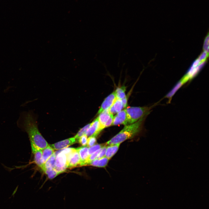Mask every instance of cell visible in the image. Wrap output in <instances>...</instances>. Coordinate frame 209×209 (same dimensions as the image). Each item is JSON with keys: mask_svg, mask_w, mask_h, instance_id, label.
<instances>
[{"mask_svg": "<svg viewBox=\"0 0 209 209\" xmlns=\"http://www.w3.org/2000/svg\"><path fill=\"white\" fill-rule=\"evenodd\" d=\"M17 123L18 127L28 134L31 145L42 150L48 145L39 131L36 119L31 111L22 112Z\"/></svg>", "mask_w": 209, "mask_h": 209, "instance_id": "obj_1", "label": "cell"}, {"mask_svg": "<svg viewBox=\"0 0 209 209\" xmlns=\"http://www.w3.org/2000/svg\"><path fill=\"white\" fill-rule=\"evenodd\" d=\"M145 118H142L133 124L125 125L120 132L108 141L106 144L111 145L120 144L127 140L133 138L140 131Z\"/></svg>", "mask_w": 209, "mask_h": 209, "instance_id": "obj_2", "label": "cell"}, {"mask_svg": "<svg viewBox=\"0 0 209 209\" xmlns=\"http://www.w3.org/2000/svg\"><path fill=\"white\" fill-rule=\"evenodd\" d=\"M156 105L149 107H127L125 109L127 113L126 125L133 124L142 118L146 117Z\"/></svg>", "mask_w": 209, "mask_h": 209, "instance_id": "obj_3", "label": "cell"}, {"mask_svg": "<svg viewBox=\"0 0 209 209\" xmlns=\"http://www.w3.org/2000/svg\"><path fill=\"white\" fill-rule=\"evenodd\" d=\"M70 152H64L62 150L56 152L57 155L55 162V167L54 169L60 173L64 171L68 168L67 155Z\"/></svg>", "mask_w": 209, "mask_h": 209, "instance_id": "obj_4", "label": "cell"}, {"mask_svg": "<svg viewBox=\"0 0 209 209\" xmlns=\"http://www.w3.org/2000/svg\"><path fill=\"white\" fill-rule=\"evenodd\" d=\"M68 167H72L80 165L81 160L77 148H74L73 150L67 155Z\"/></svg>", "mask_w": 209, "mask_h": 209, "instance_id": "obj_5", "label": "cell"}, {"mask_svg": "<svg viewBox=\"0 0 209 209\" xmlns=\"http://www.w3.org/2000/svg\"><path fill=\"white\" fill-rule=\"evenodd\" d=\"M77 140L74 137L49 145L54 150L62 149L75 143Z\"/></svg>", "mask_w": 209, "mask_h": 209, "instance_id": "obj_6", "label": "cell"}, {"mask_svg": "<svg viewBox=\"0 0 209 209\" xmlns=\"http://www.w3.org/2000/svg\"><path fill=\"white\" fill-rule=\"evenodd\" d=\"M100 123L98 117L91 123L90 126L85 134L87 136H96L100 132Z\"/></svg>", "mask_w": 209, "mask_h": 209, "instance_id": "obj_7", "label": "cell"}, {"mask_svg": "<svg viewBox=\"0 0 209 209\" xmlns=\"http://www.w3.org/2000/svg\"><path fill=\"white\" fill-rule=\"evenodd\" d=\"M116 98L115 91H114L105 99L102 103L97 114H99L104 110L109 109L112 105Z\"/></svg>", "mask_w": 209, "mask_h": 209, "instance_id": "obj_8", "label": "cell"}, {"mask_svg": "<svg viewBox=\"0 0 209 209\" xmlns=\"http://www.w3.org/2000/svg\"><path fill=\"white\" fill-rule=\"evenodd\" d=\"M127 113L125 109L121 111L113 117L112 125H126Z\"/></svg>", "mask_w": 209, "mask_h": 209, "instance_id": "obj_9", "label": "cell"}, {"mask_svg": "<svg viewBox=\"0 0 209 209\" xmlns=\"http://www.w3.org/2000/svg\"><path fill=\"white\" fill-rule=\"evenodd\" d=\"M99 114L98 118L100 123V130L101 131L105 128V125L110 118L111 114L109 112V109H108Z\"/></svg>", "mask_w": 209, "mask_h": 209, "instance_id": "obj_10", "label": "cell"}, {"mask_svg": "<svg viewBox=\"0 0 209 209\" xmlns=\"http://www.w3.org/2000/svg\"><path fill=\"white\" fill-rule=\"evenodd\" d=\"M77 149L81 160L80 165V166L84 165L89 156L88 152L89 148L87 146H84L77 148Z\"/></svg>", "mask_w": 209, "mask_h": 209, "instance_id": "obj_11", "label": "cell"}, {"mask_svg": "<svg viewBox=\"0 0 209 209\" xmlns=\"http://www.w3.org/2000/svg\"><path fill=\"white\" fill-rule=\"evenodd\" d=\"M123 108L121 99L116 98L112 105L109 108L111 114L113 115L117 113Z\"/></svg>", "mask_w": 209, "mask_h": 209, "instance_id": "obj_12", "label": "cell"}, {"mask_svg": "<svg viewBox=\"0 0 209 209\" xmlns=\"http://www.w3.org/2000/svg\"><path fill=\"white\" fill-rule=\"evenodd\" d=\"M32 153L34 156V160L35 163L41 168L43 164L41 162L42 150L35 146L31 145Z\"/></svg>", "mask_w": 209, "mask_h": 209, "instance_id": "obj_13", "label": "cell"}, {"mask_svg": "<svg viewBox=\"0 0 209 209\" xmlns=\"http://www.w3.org/2000/svg\"><path fill=\"white\" fill-rule=\"evenodd\" d=\"M54 150L49 145L42 150L41 162L43 165L54 153Z\"/></svg>", "mask_w": 209, "mask_h": 209, "instance_id": "obj_14", "label": "cell"}, {"mask_svg": "<svg viewBox=\"0 0 209 209\" xmlns=\"http://www.w3.org/2000/svg\"><path fill=\"white\" fill-rule=\"evenodd\" d=\"M56 155V152H55L43 165L41 168L42 170L45 169L50 170L55 168V162Z\"/></svg>", "mask_w": 209, "mask_h": 209, "instance_id": "obj_15", "label": "cell"}, {"mask_svg": "<svg viewBox=\"0 0 209 209\" xmlns=\"http://www.w3.org/2000/svg\"><path fill=\"white\" fill-rule=\"evenodd\" d=\"M120 143L110 145L107 147L105 156L110 159L118 151Z\"/></svg>", "mask_w": 209, "mask_h": 209, "instance_id": "obj_16", "label": "cell"}, {"mask_svg": "<svg viewBox=\"0 0 209 209\" xmlns=\"http://www.w3.org/2000/svg\"><path fill=\"white\" fill-rule=\"evenodd\" d=\"M109 161L107 158L104 156L99 159L94 160L88 165L98 167H104L107 165Z\"/></svg>", "mask_w": 209, "mask_h": 209, "instance_id": "obj_17", "label": "cell"}, {"mask_svg": "<svg viewBox=\"0 0 209 209\" xmlns=\"http://www.w3.org/2000/svg\"><path fill=\"white\" fill-rule=\"evenodd\" d=\"M185 82L181 79L177 84L175 86L174 88L172 89L169 93L166 96V98H169V102H170L172 97L176 92L177 90Z\"/></svg>", "mask_w": 209, "mask_h": 209, "instance_id": "obj_18", "label": "cell"}, {"mask_svg": "<svg viewBox=\"0 0 209 209\" xmlns=\"http://www.w3.org/2000/svg\"><path fill=\"white\" fill-rule=\"evenodd\" d=\"M125 87L124 86L118 88L115 91L116 98L122 99L126 96Z\"/></svg>", "mask_w": 209, "mask_h": 209, "instance_id": "obj_19", "label": "cell"}, {"mask_svg": "<svg viewBox=\"0 0 209 209\" xmlns=\"http://www.w3.org/2000/svg\"><path fill=\"white\" fill-rule=\"evenodd\" d=\"M43 172L47 175L48 178L50 179H53L60 174L54 169L51 170H44Z\"/></svg>", "mask_w": 209, "mask_h": 209, "instance_id": "obj_20", "label": "cell"}, {"mask_svg": "<svg viewBox=\"0 0 209 209\" xmlns=\"http://www.w3.org/2000/svg\"><path fill=\"white\" fill-rule=\"evenodd\" d=\"M91 123L81 128L78 132L74 137L77 140L82 136L85 134L87 131L90 126Z\"/></svg>", "mask_w": 209, "mask_h": 209, "instance_id": "obj_21", "label": "cell"}, {"mask_svg": "<svg viewBox=\"0 0 209 209\" xmlns=\"http://www.w3.org/2000/svg\"><path fill=\"white\" fill-rule=\"evenodd\" d=\"M104 144H97L89 148L88 152L89 155H90L97 150L100 149L105 145Z\"/></svg>", "mask_w": 209, "mask_h": 209, "instance_id": "obj_22", "label": "cell"}, {"mask_svg": "<svg viewBox=\"0 0 209 209\" xmlns=\"http://www.w3.org/2000/svg\"><path fill=\"white\" fill-rule=\"evenodd\" d=\"M101 148L97 150L91 154L90 155L86 162L85 165H88L91 162L96 159L97 156L100 152Z\"/></svg>", "mask_w": 209, "mask_h": 209, "instance_id": "obj_23", "label": "cell"}, {"mask_svg": "<svg viewBox=\"0 0 209 209\" xmlns=\"http://www.w3.org/2000/svg\"><path fill=\"white\" fill-rule=\"evenodd\" d=\"M96 142V140L95 136H89L87 139V147H91L94 145Z\"/></svg>", "mask_w": 209, "mask_h": 209, "instance_id": "obj_24", "label": "cell"}, {"mask_svg": "<svg viewBox=\"0 0 209 209\" xmlns=\"http://www.w3.org/2000/svg\"><path fill=\"white\" fill-rule=\"evenodd\" d=\"M87 137L86 135L84 134L81 136L78 140L80 144L83 146H86L87 145Z\"/></svg>", "mask_w": 209, "mask_h": 209, "instance_id": "obj_25", "label": "cell"}, {"mask_svg": "<svg viewBox=\"0 0 209 209\" xmlns=\"http://www.w3.org/2000/svg\"><path fill=\"white\" fill-rule=\"evenodd\" d=\"M107 147L104 146L101 148V150L97 156L96 159H98L101 158L105 156L106 151Z\"/></svg>", "mask_w": 209, "mask_h": 209, "instance_id": "obj_26", "label": "cell"}, {"mask_svg": "<svg viewBox=\"0 0 209 209\" xmlns=\"http://www.w3.org/2000/svg\"><path fill=\"white\" fill-rule=\"evenodd\" d=\"M208 56V53L204 51L200 56L198 59L200 61V63L205 62Z\"/></svg>", "mask_w": 209, "mask_h": 209, "instance_id": "obj_27", "label": "cell"}, {"mask_svg": "<svg viewBox=\"0 0 209 209\" xmlns=\"http://www.w3.org/2000/svg\"><path fill=\"white\" fill-rule=\"evenodd\" d=\"M208 34L206 37L203 46V49L204 51L208 53L209 51V36Z\"/></svg>", "mask_w": 209, "mask_h": 209, "instance_id": "obj_28", "label": "cell"}, {"mask_svg": "<svg viewBox=\"0 0 209 209\" xmlns=\"http://www.w3.org/2000/svg\"><path fill=\"white\" fill-rule=\"evenodd\" d=\"M113 117V115L111 114L110 118L105 125V128L112 125Z\"/></svg>", "mask_w": 209, "mask_h": 209, "instance_id": "obj_29", "label": "cell"}, {"mask_svg": "<svg viewBox=\"0 0 209 209\" xmlns=\"http://www.w3.org/2000/svg\"><path fill=\"white\" fill-rule=\"evenodd\" d=\"M123 108L126 107L127 105V98L126 96L125 98L121 99Z\"/></svg>", "mask_w": 209, "mask_h": 209, "instance_id": "obj_30", "label": "cell"}, {"mask_svg": "<svg viewBox=\"0 0 209 209\" xmlns=\"http://www.w3.org/2000/svg\"><path fill=\"white\" fill-rule=\"evenodd\" d=\"M200 63V61L198 59L196 60L193 63L192 67L195 68L197 67Z\"/></svg>", "mask_w": 209, "mask_h": 209, "instance_id": "obj_31", "label": "cell"}]
</instances>
